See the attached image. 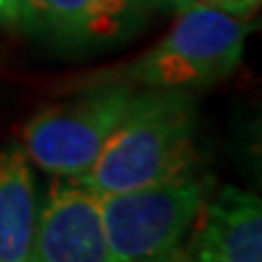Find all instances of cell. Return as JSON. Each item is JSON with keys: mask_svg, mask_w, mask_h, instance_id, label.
I'll list each match as a JSON object with an SVG mask.
<instances>
[{"mask_svg": "<svg viewBox=\"0 0 262 262\" xmlns=\"http://www.w3.org/2000/svg\"><path fill=\"white\" fill-rule=\"evenodd\" d=\"M196 3L214 7V9L234 15V18H241V20L249 18L260 7V0H196Z\"/></svg>", "mask_w": 262, "mask_h": 262, "instance_id": "10", "label": "cell"}, {"mask_svg": "<svg viewBox=\"0 0 262 262\" xmlns=\"http://www.w3.org/2000/svg\"><path fill=\"white\" fill-rule=\"evenodd\" d=\"M37 212L31 160L11 142L0 149V262H27Z\"/></svg>", "mask_w": 262, "mask_h": 262, "instance_id": "8", "label": "cell"}, {"mask_svg": "<svg viewBox=\"0 0 262 262\" xmlns=\"http://www.w3.org/2000/svg\"><path fill=\"white\" fill-rule=\"evenodd\" d=\"M182 256L184 262H262L260 199L234 186L208 196Z\"/></svg>", "mask_w": 262, "mask_h": 262, "instance_id": "7", "label": "cell"}, {"mask_svg": "<svg viewBox=\"0 0 262 262\" xmlns=\"http://www.w3.org/2000/svg\"><path fill=\"white\" fill-rule=\"evenodd\" d=\"M196 101L186 90L146 88L131 98L88 173L77 182L98 194L125 192L194 173Z\"/></svg>", "mask_w": 262, "mask_h": 262, "instance_id": "1", "label": "cell"}, {"mask_svg": "<svg viewBox=\"0 0 262 262\" xmlns=\"http://www.w3.org/2000/svg\"><path fill=\"white\" fill-rule=\"evenodd\" d=\"M182 262H184V256H182Z\"/></svg>", "mask_w": 262, "mask_h": 262, "instance_id": "13", "label": "cell"}, {"mask_svg": "<svg viewBox=\"0 0 262 262\" xmlns=\"http://www.w3.org/2000/svg\"><path fill=\"white\" fill-rule=\"evenodd\" d=\"M27 262H112L98 194L77 179L53 184Z\"/></svg>", "mask_w": 262, "mask_h": 262, "instance_id": "6", "label": "cell"}, {"mask_svg": "<svg viewBox=\"0 0 262 262\" xmlns=\"http://www.w3.org/2000/svg\"><path fill=\"white\" fill-rule=\"evenodd\" d=\"M136 85L98 81L83 92L48 105L22 127V149L46 173L77 179L88 173L125 116Z\"/></svg>", "mask_w": 262, "mask_h": 262, "instance_id": "3", "label": "cell"}, {"mask_svg": "<svg viewBox=\"0 0 262 262\" xmlns=\"http://www.w3.org/2000/svg\"><path fill=\"white\" fill-rule=\"evenodd\" d=\"M247 33L249 24L241 18L190 0L158 44L101 81L186 92L210 88L241 63Z\"/></svg>", "mask_w": 262, "mask_h": 262, "instance_id": "2", "label": "cell"}, {"mask_svg": "<svg viewBox=\"0 0 262 262\" xmlns=\"http://www.w3.org/2000/svg\"><path fill=\"white\" fill-rule=\"evenodd\" d=\"M146 7H162V9H170V11H179L182 7H186L190 0H140Z\"/></svg>", "mask_w": 262, "mask_h": 262, "instance_id": "11", "label": "cell"}, {"mask_svg": "<svg viewBox=\"0 0 262 262\" xmlns=\"http://www.w3.org/2000/svg\"><path fill=\"white\" fill-rule=\"evenodd\" d=\"M140 0H29L22 31L72 51L125 42L146 20Z\"/></svg>", "mask_w": 262, "mask_h": 262, "instance_id": "5", "label": "cell"}, {"mask_svg": "<svg viewBox=\"0 0 262 262\" xmlns=\"http://www.w3.org/2000/svg\"><path fill=\"white\" fill-rule=\"evenodd\" d=\"M131 262H182V249H177L166 256H155V258H142V260H131Z\"/></svg>", "mask_w": 262, "mask_h": 262, "instance_id": "12", "label": "cell"}, {"mask_svg": "<svg viewBox=\"0 0 262 262\" xmlns=\"http://www.w3.org/2000/svg\"><path fill=\"white\" fill-rule=\"evenodd\" d=\"M29 0H0V27L20 31L27 18Z\"/></svg>", "mask_w": 262, "mask_h": 262, "instance_id": "9", "label": "cell"}, {"mask_svg": "<svg viewBox=\"0 0 262 262\" xmlns=\"http://www.w3.org/2000/svg\"><path fill=\"white\" fill-rule=\"evenodd\" d=\"M208 192L210 184L196 173L136 190L96 192L110 260L131 262L177 251Z\"/></svg>", "mask_w": 262, "mask_h": 262, "instance_id": "4", "label": "cell"}]
</instances>
